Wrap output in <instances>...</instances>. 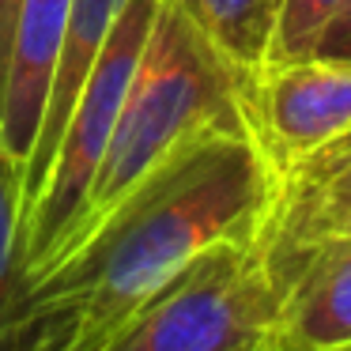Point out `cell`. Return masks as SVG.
<instances>
[{"instance_id": "obj_1", "label": "cell", "mask_w": 351, "mask_h": 351, "mask_svg": "<svg viewBox=\"0 0 351 351\" xmlns=\"http://www.w3.org/2000/svg\"><path fill=\"white\" fill-rule=\"evenodd\" d=\"M272 174L245 132H212L147 178L0 313V351H117L197 253L261 234Z\"/></svg>"}, {"instance_id": "obj_2", "label": "cell", "mask_w": 351, "mask_h": 351, "mask_svg": "<svg viewBox=\"0 0 351 351\" xmlns=\"http://www.w3.org/2000/svg\"><path fill=\"white\" fill-rule=\"evenodd\" d=\"M212 132H245L238 76L170 0H159L84 212L42 268L87 242L147 178Z\"/></svg>"}, {"instance_id": "obj_3", "label": "cell", "mask_w": 351, "mask_h": 351, "mask_svg": "<svg viewBox=\"0 0 351 351\" xmlns=\"http://www.w3.org/2000/svg\"><path fill=\"white\" fill-rule=\"evenodd\" d=\"M159 0H129L95 61L87 84L80 87L76 106L61 129V140L53 147L49 170L42 178L38 197L23 212L16 230V291L53 257V250L64 242L76 215L84 212V200L91 193V182L106 159L110 136L117 125L125 87L136 69V57L144 49V38L152 31V19ZM12 291V295H16Z\"/></svg>"}, {"instance_id": "obj_4", "label": "cell", "mask_w": 351, "mask_h": 351, "mask_svg": "<svg viewBox=\"0 0 351 351\" xmlns=\"http://www.w3.org/2000/svg\"><path fill=\"white\" fill-rule=\"evenodd\" d=\"M283 280L261 234L223 238L189 261L117 351H242L276 325Z\"/></svg>"}, {"instance_id": "obj_5", "label": "cell", "mask_w": 351, "mask_h": 351, "mask_svg": "<svg viewBox=\"0 0 351 351\" xmlns=\"http://www.w3.org/2000/svg\"><path fill=\"white\" fill-rule=\"evenodd\" d=\"M238 110L276 189L306 159L351 132V61L272 57L238 76Z\"/></svg>"}, {"instance_id": "obj_6", "label": "cell", "mask_w": 351, "mask_h": 351, "mask_svg": "<svg viewBox=\"0 0 351 351\" xmlns=\"http://www.w3.org/2000/svg\"><path fill=\"white\" fill-rule=\"evenodd\" d=\"M272 268L283 280L272 340L283 351H336L351 343V234H325Z\"/></svg>"}, {"instance_id": "obj_7", "label": "cell", "mask_w": 351, "mask_h": 351, "mask_svg": "<svg viewBox=\"0 0 351 351\" xmlns=\"http://www.w3.org/2000/svg\"><path fill=\"white\" fill-rule=\"evenodd\" d=\"M64 19L69 0H19L16 8L8 64L0 80V136L19 162H27L42 129L53 72L61 61Z\"/></svg>"}, {"instance_id": "obj_8", "label": "cell", "mask_w": 351, "mask_h": 351, "mask_svg": "<svg viewBox=\"0 0 351 351\" xmlns=\"http://www.w3.org/2000/svg\"><path fill=\"white\" fill-rule=\"evenodd\" d=\"M129 0H69V19H64V38H61V61L53 72V87H49V102L42 114V129L34 136V147L23 162V197H19V219L38 197L42 178L49 170L53 147L61 140V129L69 121L72 106H76L80 87L87 84L95 61H99L102 46H106L110 31H114L117 16ZM19 230V227H16Z\"/></svg>"}, {"instance_id": "obj_9", "label": "cell", "mask_w": 351, "mask_h": 351, "mask_svg": "<svg viewBox=\"0 0 351 351\" xmlns=\"http://www.w3.org/2000/svg\"><path fill=\"white\" fill-rule=\"evenodd\" d=\"M343 200H351V132L306 159L272 189V204L261 227L265 253L268 257L287 253L321 215L340 208Z\"/></svg>"}, {"instance_id": "obj_10", "label": "cell", "mask_w": 351, "mask_h": 351, "mask_svg": "<svg viewBox=\"0 0 351 351\" xmlns=\"http://www.w3.org/2000/svg\"><path fill=\"white\" fill-rule=\"evenodd\" d=\"M223 61L245 76L272 57L280 0H170Z\"/></svg>"}, {"instance_id": "obj_11", "label": "cell", "mask_w": 351, "mask_h": 351, "mask_svg": "<svg viewBox=\"0 0 351 351\" xmlns=\"http://www.w3.org/2000/svg\"><path fill=\"white\" fill-rule=\"evenodd\" d=\"M23 197V162L8 152L0 136V313L8 310L16 291V227Z\"/></svg>"}, {"instance_id": "obj_12", "label": "cell", "mask_w": 351, "mask_h": 351, "mask_svg": "<svg viewBox=\"0 0 351 351\" xmlns=\"http://www.w3.org/2000/svg\"><path fill=\"white\" fill-rule=\"evenodd\" d=\"M343 0H280L272 57H306ZM268 57V61H272Z\"/></svg>"}, {"instance_id": "obj_13", "label": "cell", "mask_w": 351, "mask_h": 351, "mask_svg": "<svg viewBox=\"0 0 351 351\" xmlns=\"http://www.w3.org/2000/svg\"><path fill=\"white\" fill-rule=\"evenodd\" d=\"M310 53L317 57H340V61H351V0H343L336 16L325 23V31L317 34Z\"/></svg>"}, {"instance_id": "obj_14", "label": "cell", "mask_w": 351, "mask_h": 351, "mask_svg": "<svg viewBox=\"0 0 351 351\" xmlns=\"http://www.w3.org/2000/svg\"><path fill=\"white\" fill-rule=\"evenodd\" d=\"M325 234H351V200H343L340 208H332V212H328V215H321V219L313 223V227L306 230V234L298 238V242L291 245L287 253H280V257H268V261H272V265H280L283 257H291V253H295V250H302V245L317 242V238H325Z\"/></svg>"}, {"instance_id": "obj_15", "label": "cell", "mask_w": 351, "mask_h": 351, "mask_svg": "<svg viewBox=\"0 0 351 351\" xmlns=\"http://www.w3.org/2000/svg\"><path fill=\"white\" fill-rule=\"evenodd\" d=\"M16 8H19V0H0V80H4V64H8L12 27H16Z\"/></svg>"}, {"instance_id": "obj_16", "label": "cell", "mask_w": 351, "mask_h": 351, "mask_svg": "<svg viewBox=\"0 0 351 351\" xmlns=\"http://www.w3.org/2000/svg\"><path fill=\"white\" fill-rule=\"evenodd\" d=\"M242 351H283V348H280V343H276V340H272V328H268V332H265V336H261V340H253V343H245V348H242Z\"/></svg>"}, {"instance_id": "obj_17", "label": "cell", "mask_w": 351, "mask_h": 351, "mask_svg": "<svg viewBox=\"0 0 351 351\" xmlns=\"http://www.w3.org/2000/svg\"><path fill=\"white\" fill-rule=\"evenodd\" d=\"M336 351H351V343H343V348H336Z\"/></svg>"}]
</instances>
